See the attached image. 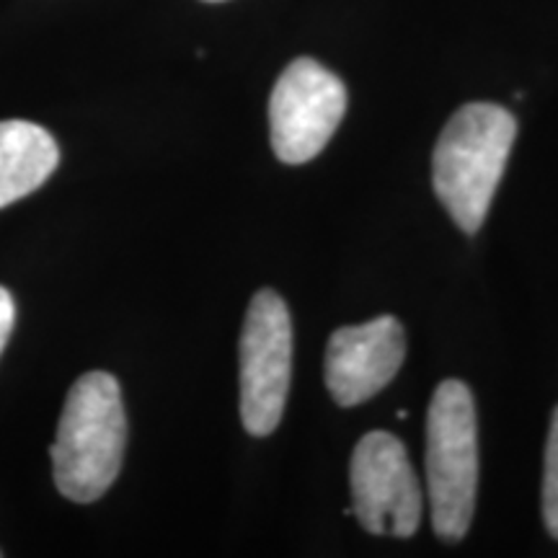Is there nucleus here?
<instances>
[{
    "mask_svg": "<svg viewBox=\"0 0 558 558\" xmlns=\"http://www.w3.org/2000/svg\"><path fill=\"white\" fill-rule=\"evenodd\" d=\"M128 414L114 375L86 373L70 388L50 450L58 492L70 501L101 499L120 476Z\"/></svg>",
    "mask_w": 558,
    "mask_h": 558,
    "instance_id": "1",
    "label": "nucleus"
},
{
    "mask_svg": "<svg viewBox=\"0 0 558 558\" xmlns=\"http://www.w3.org/2000/svg\"><path fill=\"white\" fill-rule=\"evenodd\" d=\"M518 137V120L497 104H465L450 122L432 156V184L463 233H478Z\"/></svg>",
    "mask_w": 558,
    "mask_h": 558,
    "instance_id": "2",
    "label": "nucleus"
},
{
    "mask_svg": "<svg viewBox=\"0 0 558 558\" xmlns=\"http://www.w3.org/2000/svg\"><path fill=\"white\" fill-rule=\"evenodd\" d=\"M427 486L432 527L442 541H463L478 492V422L471 388L442 380L427 411Z\"/></svg>",
    "mask_w": 558,
    "mask_h": 558,
    "instance_id": "3",
    "label": "nucleus"
},
{
    "mask_svg": "<svg viewBox=\"0 0 558 558\" xmlns=\"http://www.w3.org/2000/svg\"><path fill=\"white\" fill-rule=\"evenodd\" d=\"M292 378V320L275 290L251 298L241 331V418L248 435L279 427Z\"/></svg>",
    "mask_w": 558,
    "mask_h": 558,
    "instance_id": "4",
    "label": "nucleus"
},
{
    "mask_svg": "<svg viewBox=\"0 0 558 558\" xmlns=\"http://www.w3.org/2000/svg\"><path fill=\"white\" fill-rule=\"evenodd\" d=\"M347 88L337 73L311 58H298L284 68L271 88L269 130L271 148L282 163H308L344 120Z\"/></svg>",
    "mask_w": 558,
    "mask_h": 558,
    "instance_id": "5",
    "label": "nucleus"
},
{
    "mask_svg": "<svg viewBox=\"0 0 558 558\" xmlns=\"http://www.w3.org/2000/svg\"><path fill=\"white\" fill-rule=\"evenodd\" d=\"M352 499L360 525L373 535L409 538L422 522V488L399 437L369 432L352 456Z\"/></svg>",
    "mask_w": 558,
    "mask_h": 558,
    "instance_id": "6",
    "label": "nucleus"
},
{
    "mask_svg": "<svg viewBox=\"0 0 558 558\" xmlns=\"http://www.w3.org/2000/svg\"><path fill=\"white\" fill-rule=\"evenodd\" d=\"M407 333L399 318L380 316L331 333L326 347V386L339 407H360L399 375Z\"/></svg>",
    "mask_w": 558,
    "mask_h": 558,
    "instance_id": "7",
    "label": "nucleus"
},
{
    "mask_svg": "<svg viewBox=\"0 0 558 558\" xmlns=\"http://www.w3.org/2000/svg\"><path fill=\"white\" fill-rule=\"evenodd\" d=\"M60 163V148L45 128L24 120L0 122V207L37 192Z\"/></svg>",
    "mask_w": 558,
    "mask_h": 558,
    "instance_id": "8",
    "label": "nucleus"
},
{
    "mask_svg": "<svg viewBox=\"0 0 558 558\" xmlns=\"http://www.w3.org/2000/svg\"><path fill=\"white\" fill-rule=\"evenodd\" d=\"M543 520L548 533L558 541V407L550 416L546 442V473H543Z\"/></svg>",
    "mask_w": 558,
    "mask_h": 558,
    "instance_id": "9",
    "label": "nucleus"
},
{
    "mask_svg": "<svg viewBox=\"0 0 558 558\" xmlns=\"http://www.w3.org/2000/svg\"><path fill=\"white\" fill-rule=\"evenodd\" d=\"M13 320H16V303H13L9 290L0 288V354H3L5 341L13 331Z\"/></svg>",
    "mask_w": 558,
    "mask_h": 558,
    "instance_id": "10",
    "label": "nucleus"
},
{
    "mask_svg": "<svg viewBox=\"0 0 558 558\" xmlns=\"http://www.w3.org/2000/svg\"><path fill=\"white\" fill-rule=\"evenodd\" d=\"M207 3H220V0H207Z\"/></svg>",
    "mask_w": 558,
    "mask_h": 558,
    "instance_id": "11",
    "label": "nucleus"
}]
</instances>
